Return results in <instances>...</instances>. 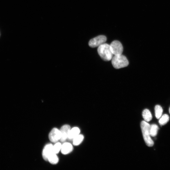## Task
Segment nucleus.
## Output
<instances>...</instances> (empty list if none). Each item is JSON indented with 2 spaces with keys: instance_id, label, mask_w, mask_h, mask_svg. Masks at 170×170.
Here are the masks:
<instances>
[{
  "instance_id": "f257e3e1",
  "label": "nucleus",
  "mask_w": 170,
  "mask_h": 170,
  "mask_svg": "<svg viewBox=\"0 0 170 170\" xmlns=\"http://www.w3.org/2000/svg\"><path fill=\"white\" fill-rule=\"evenodd\" d=\"M141 127L143 137L146 145L149 147L153 146L154 143L150 137V125L145 121H143L141 122Z\"/></svg>"
},
{
  "instance_id": "f03ea898",
  "label": "nucleus",
  "mask_w": 170,
  "mask_h": 170,
  "mask_svg": "<svg viewBox=\"0 0 170 170\" xmlns=\"http://www.w3.org/2000/svg\"><path fill=\"white\" fill-rule=\"evenodd\" d=\"M98 52L101 58L104 61H108L111 60L113 57L110 45L104 43L98 47Z\"/></svg>"
},
{
  "instance_id": "7ed1b4c3",
  "label": "nucleus",
  "mask_w": 170,
  "mask_h": 170,
  "mask_svg": "<svg viewBox=\"0 0 170 170\" xmlns=\"http://www.w3.org/2000/svg\"><path fill=\"white\" fill-rule=\"evenodd\" d=\"M111 60L112 66L117 69L127 67L129 64L126 57L122 54L115 55Z\"/></svg>"
},
{
  "instance_id": "20e7f679",
  "label": "nucleus",
  "mask_w": 170,
  "mask_h": 170,
  "mask_svg": "<svg viewBox=\"0 0 170 170\" xmlns=\"http://www.w3.org/2000/svg\"><path fill=\"white\" fill-rule=\"evenodd\" d=\"M106 37L103 35L98 36L91 40L89 42V46L92 48L99 47L106 41Z\"/></svg>"
},
{
  "instance_id": "39448f33",
  "label": "nucleus",
  "mask_w": 170,
  "mask_h": 170,
  "mask_svg": "<svg viewBox=\"0 0 170 170\" xmlns=\"http://www.w3.org/2000/svg\"><path fill=\"white\" fill-rule=\"evenodd\" d=\"M111 51L114 55H121L123 51V48L121 43L119 41L115 40L110 45Z\"/></svg>"
},
{
  "instance_id": "423d86ee",
  "label": "nucleus",
  "mask_w": 170,
  "mask_h": 170,
  "mask_svg": "<svg viewBox=\"0 0 170 170\" xmlns=\"http://www.w3.org/2000/svg\"><path fill=\"white\" fill-rule=\"evenodd\" d=\"M61 138V133L60 130L57 128H53L49 134V139L53 143L57 142L60 140Z\"/></svg>"
},
{
  "instance_id": "0eeeda50",
  "label": "nucleus",
  "mask_w": 170,
  "mask_h": 170,
  "mask_svg": "<svg viewBox=\"0 0 170 170\" xmlns=\"http://www.w3.org/2000/svg\"><path fill=\"white\" fill-rule=\"evenodd\" d=\"M53 145L51 144H49L45 146L42 152V156L43 159L46 161H48L49 157L53 153Z\"/></svg>"
},
{
  "instance_id": "6e6552de",
  "label": "nucleus",
  "mask_w": 170,
  "mask_h": 170,
  "mask_svg": "<svg viewBox=\"0 0 170 170\" xmlns=\"http://www.w3.org/2000/svg\"><path fill=\"white\" fill-rule=\"evenodd\" d=\"M70 130V127L68 125H65L61 127L60 130L61 133L60 141L61 142H64L67 140Z\"/></svg>"
},
{
  "instance_id": "1a4fd4ad",
  "label": "nucleus",
  "mask_w": 170,
  "mask_h": 170,
  "mask_svg": "<svg viewBox=\"0 0 170 170\" xmlns=\"http://www.w3.org/2000/svg\"><path fill=\"white\" fill-rule=\"evenodd\" d=\"M73 149V145L71 143L66 142L62 145L61 151L62 154L66 155L71 152Z\"/></svg>"
},
{
  "instance_id": "9d476101",
  "label": "nucleus",
  "mask_w": 170,
  "mask_h": 170,
  "mask_svg": "<svg viewBox=\"0 0 170 170\" xmlns=\"http://www.w3.org/2000/svg\"><path fill=\"white\" fill-rule=\"evenodd\" d=\"M80 133V130L79 128L77 127L73 128L70 131L67 140L73 141L74 139Z\"/></svg>"
},
{
  "instance_id": "9b49d317",
  "label": "nucleus",
  "mask_w": 170,
  "mask_h": 170,
  "mask_svg": "<svg viewBox=\"0 0 170 170\" xmlns=\"http://www.w3.org/2000/svg\"><path fill=\"white\" fill-rule=\"evenodd\" d=\"M142 116L145 121L149 122L152 119V116L149 110L147 109H144L142 112Z\"/></svg>"
},
{
  "instance_id": "f8f14e48",
  "label": "nucleus",
  "mask_w": 170,
  "mask_h": 170,
  "mask_svg": "<svg viewBox=\"0 0 170 170\" xmlns=\"http://www.w3.org/2000/svg\"><path fill=\"white\" fill-rule=\"evenodd\" d=\"M59 158L54 153L52 154L49 157L48 161L51 164H57L59 162Z\"/></svg>"
},
{
  "instance_id": "ddd939ff",
  "label": "nucleus",
  "mask_w": 170,
  "mask_h": 170,
  "mask_svg": "<svg viewBox=\"0 0 170 170\" xmlns=\"http://www.w3.org/2000/svg\"><path fill=\"white\" fill-rule=\"evenodd\" d=\"M155 110L156 118L157 119H159L161 117L163 112L162 107L159 105H157L155 107Z\"/></svg>"
},
{
  "instance_id": "4468645a",
  "label": "nucleus",
  "mask_w": 170,
  "mask_h": 170,
  "mask_svg": "<svg viewBox=\"0 0 170 170\" xmlns=\"http://www.w3.org/2000/svg\"><path fill=\"white\" fill-rule=\"evenodd\" d=\"M84 139V136L82 134H79L73 140V145L75 146L80 145Z\"/></svg>"
},
{
  "instance_id": "2eb2a0df",
  "label": "nucleus",
  "mask_w": 170,
  "mask_h": 170,
  "mask_svg": "<svg viewBox=\"0 0 170 170\" xmlns=\"http://www.w3.org/2000/svg\"><path fill=\"white\" fill-rule=\"evenodd\" d=\"M159 128L156 124L151 125L150 127V135L152 137H155L157 135Z\"/></svg>"
},
{
  "instance_id": "dca6fc26",
  "label": "nucleus",
  "mask_w": 170,
  "mask_h": 170,
  "mask_svg": "<svg viewBox=\"0 0 170 170\" xmlns=\"http://www.w3.org/2000/svg\"><path fill=\"white\" fill-rule=\"evenodd\" d=\"M169 119V118L168 115L166 114L164 115L160 119L159 123L161 126H164L168 122Z\"/></svg>"
},
{
  "instance_id": "f3484780",
  "label": "nucleus",
  "mask_w": 170,
  "mask_h": 170,
  "mask_svg": "<svg viewBox=\"0 0 170 170\" xmlns=\"http://www.w3.org/2000/svg\"><path fill=\"white\" fill-rule=\"evenodd\" d=\"M62 145L60 142H56L53 145V152L56 154H58L61 151Z\"/></svg>"
},
{
  "instance_id": "a211bd4d",
  "label": "nucleus",
  "mask_w": 170,
  "mask_h": 170,
  "mask_svg": "<svg viewBox=\"0 0 170 170\" xmlns=\"http://www.w3.org/2000/svg\"><path fill=\"white\" fill-rule=\"evenodd\" d=\"M169 112L170 114V108H169Z\"/></svg>"
}]
</instances>
